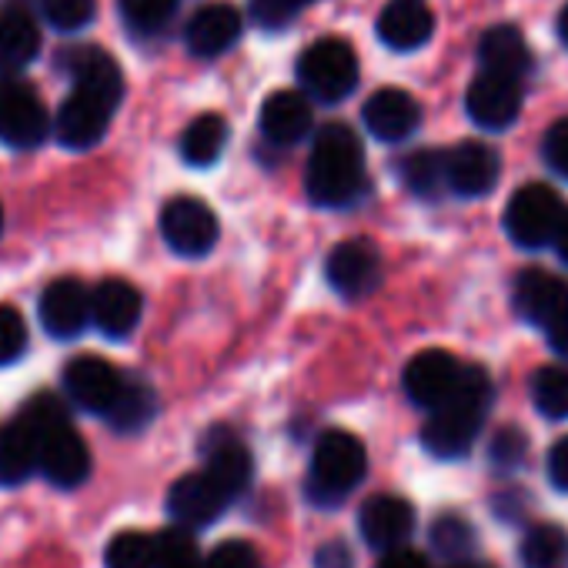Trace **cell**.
I'll return each instance as SVG.
<instances>
[{
    "instance_id": "cell-14",
    "label": "cell",
    "mask_w": 568,
    "mask_h": 568,
    "mask_svg": "<svg viewBox=\"0 0 568 568\" xmlns=\"http://www.w3.org/2000/svg\"><path fill=\"white\" fill-rule=\"evenodd\" d=\"M462 368L448 352L442 348H428V352H418L408 365H405V395L418 405V408H428L435 412L458 385L462 378Z\"/></svg>"
},
{
    "instance_id": "cell-1",
    "label": "cell",
    "mask_w": 568,
    "mask_h": 568,
    "mask_svg": "<svg viewBox=\"0 0 568 568\" xmlns=\"http://www.w3.org/2000/svg\"><path fill=\"white\" fill-rule=\"evenodd\" d=\"M308 197L322 207H348L355 204L365 187V148L362 138L348 124H325L315 138L308 171H305Z\"/></svg>"
},
{
    "instance_id": "cell-37",
    "label": "cell",
    "mask_w": 568,
    "mask_h": 568,
    "mask_svg": "<svg viewBox=\"0 0 568 568\" xmlns=\"http://www.w3.org/2000/svg\"><path fill=\"white\" fill-rule=\"evenodd\" d=\"M204 558L191 538V528H168L158 535V568H201Z\"/></svg>"
},
{
    "instance_id": "cell-38",
    "label": "cell",
    "mask_w": 568,
    "mask_h": 568,
    "mask_svg": "<svg viewBox=\"0 0 568 568\" xmlns=\"http://www.w3.org/2000/svg\"><path fill=\"white\" fill-rule=\"evenodd\" d=\"M41 11L54 31L71 34V31H81L94 21L98 0H41Z\"/></svg>"
},
{
    "instance_id": "cell-33",
    "label": "cell",
    "mask_w": 568,
    "mask_h": 568,
    "mask_svg": "<svg viewBox=\"0 0 568 568\" xmlns=\"http://www.w3.org/2000/svg\"><path fill=\"white\" fill-rule=\"evenodd\" d=\"M531 402L551 422L568 418V368L565 365L538 368L531 375Z\"/></svg>"
},
{
    "instance_id": "cell-24",
    "label": "cell",
    "mask_w": 568,
    "mask_h": 568,
    "mask_svg": "<svg viewBox=\"0 0 568 568\" xmlns=\"http://www.w3.org/2000/svg\"><path fill=\"white\" fill-rule=\"evenodd\" d=\"M41 468V435L24 422H11L0 428V485H24Z\"/></svg>"
},
{
    "instance_id": "cell-41",
    "label": "cell",
    "mask_w": 568,
    "mask_h": 568,
    "mask_svg": "<svg viewBox=\"0 0 568 568\" xmlns=\"http://www.w3.org/2000/svg\"><path fill=\"white\" fill-rule=\"evenodd\" d=\"M201 568H261V561L247 541H221Z\"/></svg>"
},
{
    "instance_id": "cell-19",
    "label": "cell",
    "mask_w": 568,
    "mask_h": 568,
    "mask_svg": "<svg viewBox=\"0 0 568 568\" xmlns=\"http://www.w3.org/2000/svg\"><path fill=\"white\" fill-rule=\"evenodd\" d=\"M362 114H365L368 131L378 141H388V144L412 138L418 131V124H422L418 101L408 91H402V88H382V91H375L368 98V104H365Z\"/></svg>"
},
{
    "instance_id": "cell-44",
    "label": "cell",
    "mask_w": 568,
    "mask_h": 568,
    "mask_svg": "<svg viewBox=\"0 0 568 568\" xmlns=\"http://www.w3.org/2000/svg\"><path fill=\"white\" fill-rule=\"evenodd\" d=\"M548 478L558 491H568V435L558 438L548 452Z\"/></svg>"
},
{
    "instance_id": "cell-39",
    "label": "cell",
    "mask_w": 568,
    "mask_h": 568,
    "mask_svg": "<svg viewBox=\"0 0 568 568\" xmlns=\"http://www.w3.org/2000/svg\"><path fill=\"white\" fill-rule=\"evenodd\" d=\"M28 348V325L21 318V312H14L11 305H0V368L14 365Z\"/></svg>"
},
{
    "instance_id": "cell-48",
    "label": "cell",
    "mask_w": 568,
    "mask_h": 568,
    "mask_svg": "<svg viewBox=\"0 0 568 568\" xmlns=\"http://www.w3.org/2000/svg\"><path fill=\"white\" fill-rule=\"evenodd\" d=\"M555 251H558V257L568 264V211H565V221H561V227H558V234H555Z\"/></svg>"
},
{
    "instance_id": "cell-9",
    "label": "cell",
    "mask_w": 568,
    "mask_h": 568,
    "mask_svg": "<svg viewBox=\"0 0 568 568\" xmlns=\"http://www.w3.org/2000/svg\"><path fill=\"white\" fill-rule=\"evenodd\" d=\"M521 78H508V74H495V71H481L465 94V108L468 118L485 128V131H505L518 121L521 114Z\"/></svg>"
},
{
    "instance_id": "cell-50",
    "label": "cell",
    "mask_w": 568,
    "mask_h": 568,
    "mask_svg": "<svg viewBox=\"0 0 568 568\" xmlns=\"http://www.w3.org/2000/svg\"><path fill=\"white\" fill-rule=\"evenodd\" d=\"M277 4H281V8H288L292 14H298L302 8H308V4H312V0H277Z\"/></svg>"
},
{
    "instance_id": "cell-20",
    "label": "cell",
    "mask_w": 568,
    "mask_h": 568,
    "mask_svg": "<svg viewBox=\"0 0 568 568\" xmlns=\"http://www.w3.org/2000/svg\"><path fill=\"white\" fill-rule=\"evenodd\" d=\"M241 14L231 4H204L184 31V44L194 58H217L231 51L241 38Z\"/></svg>"
},
{
    "instance_id": "cell-43",
    "label": "cell",
    "mask_w": 568,
    "mask_h": 568,
    "mask_svg": "<svg viewBox=\"0 0 568 568\" xmlns=\"http://www.w3.org/2000/svg\"><path fill=\"white\" fill-rule=\"evenodd\" d=\"M541 154H545V164L568 181V118L555 121L545 134V144H541Z\"/></svg>"
},
{
    "instance_id": "cell-45",
    "label": "cell",
    "mask_w": 568,
    "mask_h": 568,
    "mask_svg": "<svg viewBox=\"0 0 568 568\" xmlns=\"http://www.w3.org/2000/svg\"><path fill=\"white\" fill-rule=\"evenodd\" d=\"M378 568H432L428 558L408 545H398V548H388L378 561Z\"/></svg>"
},
{
    "instance_id": "cell-30",
    "label": "cell",
    "mask_w": 568,
    "mask_h": 568,
    "mask_svg": "<svg viewBox=\"0 0 568 568\" xmlns=\"http://www.w3.org/2000/svg\"><path fill=\"white\" fill-rule=\"evenodd\" d=\"M204 468L231 491V498H237L251 485V475H254L251 452L234 438H217L214 445H207V465Z\"/></svg>"
},
{
    "instance_id": "cell-36",
    "label": "cell",
    "mask_w": 568,
    "mask_h": 568,
    "mask_svg": "<svg viewBox=\"0 0 568 568\" xmlns=\"http://www.w3.org/2000/svg\"><path fill=\"white\" fill-rule=\"evenodd\" d=\"M121 18L138 34H158L178 11V0H118Z\"/></svg>"
},
{
    "instance_id": "cell-42",
    "label": "cell",
    "mask_w": 568,
    "mask_h": 568,
    "mask_svg": "<svg viewBox=\"0 0 568 568\" xmlns=\"http://www.w3.org/2000/svg\"><path fill=\"white\" fill-rule=\"evenodd\" d=\"M491 462L498 465V468H515V465H521V458H525V452H528V438L518 432V428H501L495 438H491Z\"/></svg>"
},
{
    "instance_id": "cell-12",
    "label": "cell",
    "mask_w": 568,
    "mask_h": 568,
    "mask_svg": "<svg viewBox=\"0 0 568 568\" xmlns=\"http://www.w3.org/2000/svg\"><path fill=\"white\" fill-rule=\"evenodd\" d=\"M121 388H124V375L111 362H104V358L81 355V358H74L64 368V392H68V398L78 408L91 412V415H108L111 405L118 402Z\"/></svg>"
},
{
    "instance_id": "cell-52",
    "label": "cell",
    "mask_w": 568,
    "mask_h": 568,
    "mask_svg": "<svg viewBox=\"0 0 568 568\" xmlns=\"http://www.w3.org/2000/svg\"><path fill=\"white\" fill-rule=\"evenodd\" d=\"M0 234H4V207H0Z\"/></svg>"
},
{
    "instance_id": "cell-49",
    "label": "cell",
    "mask_w": 568,
    "mask_h": 568,
    "mask_svg": "<svg viewBox=\"0 0 568 568\" xmlns=\"http://www.w3.org/2000/svg\"><path fill=\"white\" fill-rule=\"evenodd\" d=\"M558 41L568 48V4L561 8V14H558Z\"/></svg>"
},
{
    "instance_id": "cell-4",
    "label": "cell",
    "mask_w": 568,
    "mask_h": 568,
    "mask_svg": "<svg viewBox=\"0 0 568 568\" xmlns=\"http://www.w3.org/2000/svg\"><path fill=\"white\" fill-rule=\"evenodd\" d=\"M298 81L308 94H315L325 104L345 101L358 88V58L352 44L338 38L315 41L298 61Z\"/></svg>"
},
{
    "instance_id": "cell-23",
    "label": "cell",
    "mask_w": 568,
    "mask_h": 568,
    "mask_svg": "<svg viewBox=\"0 0 568 568\" xmlns=\"http://www.w3.org/2000/svg\"><path fill=\"white\" fill-rule=\"evenodd\" d=\"M312 131V104L298 91H277L261 108V134L271 144H298Z\"/></svg>"
},
{
    "instance_id": "cell-21",
    "label": "cell",
    "mask_w": 568,
    "mask_h": 568,
    "mask_svg": "<svg viewBox=\"0 0 568 568\" xmlns=\"http://www.w3.org/2000/svg\"><path fill=\"white\" fill-rule=\"evenodd\" d=\"M568 305V284L541 267H525L515 281V308L531 325H548Z\"/></svg>"
},
{
    "instance_id": "cell-3",
    "label": "cell",
    "mask_w": 568,
    "mask_h": 568,
    "mask_svg": "<svg viewBox=\"0 0 568 568\" xmlns=\"http://www.w3.org/2000/svg\"><path fill=\"white\" fill-rule=\"evenodd\" d=\"M368 471V455L365 445L342 428H332L318 438L315 455H312V478H308V495L318 505H338L352 488Z\"/></svg>"
},
{
    "instance_id": "cell-8",
    "label": "cell",
    "mask_w": 568,
    "mask_h": 568,
    "mask_svg": "<svg viewBox=\"0 0 568 568\" xmlns=\"http://www.w3.org/2000/svg\"><path fill=\"white\" fill-rule=\"evenodd\" d=\"M325 271H328L332 288L345 302H362L382 284V254L372 241L352 237L332 247Z\"/></svg>"
},
{
    "instance_id": "cell-11",
    "label": "cell",
    "mask_w": 568,
    "mask_h": 568,
    "mask_svg": "<svg viewBox=\"0 0 568 568\" xmlns=\"http://www.w3.org/2000/svg\"><path fill=\"white\" fill-rule=\"evenodd\" d=\"M38 315H41V325L51 338H61V342L78 338L88 328V322H94L91 292L78 277H58L44 288Z\"/></svg>"
},
{
    "instance_id": "cell-35",
    "label": "cell",
    "mask_w": 568,
    "mask_h": 568,
    "mask_svg": "<svg viewBox=\"0 0 568 568\" xmlns=\"http://www.w3.org/2000/svg\"><path fill=\"white\" fill-rule=\"evenodd\" d=\"M432 548L448 561H468L475 551V528L458 515H442L432 525Z\"/></svg>"
},
{
    "instance_id": "cell-47",
    "label": "cell",
    "mask_w": 568,
    "mask_h": 568,
    "mask_svg": "<svg viewBox=\"0 0 568 568\" xmlns=\"http://www.w3.org/2000/svg\"><path fill=\"white\" fill-rule=\"evenodd\" d=\"M318 568H355V561H352V551L342 541H332V545H322Z\"/></svg>"
},
{
    "instance_id": "cell-28",
    "label": "cell",
    "mask_w": 568,
    "mask_h": 568,
    "mask_svg": "<svg viewBox=\"0 0 568 568\" xmlns=\"http://www.w3.org/2000/svg\"><path fill=\"white\" fill-rule=\"evenodd\" d=\"M154 415H158V395H154V388L144 385L141 378H124V388H121L118 402L111 405V412L104 415V422L114 432L134 435V432L148 428Z\"/></svg>"
},
{
    "instance_id": "cell-7",
    "label": "cell",
    "mask_w": 568,
    "mask_h": 568,
    "mask_svg": "<svg viewBox=\"0 0 568 568\" xmlns=\"http://www.w3.org/2000/svg\"><path fill=\"white\" fill-rule=\"evenodd\" d=\"M161 234L171 251L184 257H201L217 244L221 227H217L214 211L204 201L178 194L161 207Z\"/></svg>"
},
{
    "instance_id": "cell-13",
    "label": "cell",
    "mask_w": 568,
    "mask_h": 568,
    "mask_svg": "<svg viewBox=\"0 0 568 568\" xmlns=\"http://www.w3.org/2000/svg\"><path fill=\"white\" fill-rule=\"evenodd\" d=\"M111 114H114V108L108 101H101L91 91L74 88V94L61 104V111L54 118V134H58V141L64 148L88 151L104 138V131L111 124Z\"/></svg>"
},
{
    "instance_id": "cell-10",
    "label": "cell",
    "mask_w": 568,
    "mask_h": 568,
    "mask_svg": "<svg viewBox=\"0 0 568 568\" xmlns=\"http://www.w3.org/2000/svg\"><path fill=\"white\" fill-rule=\"evenodd\" d=\"M231 501V491L207 468L178 478L168 491V511L181 528H207Z\"/></svg>"
},
{
    "instance_id": "cell-25",
    "label": "cell",
    "mask_w": 568,
    "mask_h": 568,
    "mask_svg": "<svg viewBox=\"0 0 568 568\" xmlns=\"http://www.w3.org/2000/svg\"><path fill=\"white\" fill-rule=\"evenodd\" d=\"M478 61L485 71L508 74V78H525L531 71V51L521 38V31L498 24L481 34L478 41Z\"/></svg>"
},
{
    "instance_id": "cell-51",
    "label": "cell",
    "mask_w": 568,
    "mask_h": 568,
    "mask_svg": "<svg viewBox=\"0 0 568 568\" xmlns=\"http://www.w3.org/2000/svg\"><path fill=\"white\" fill-rule=\"evenodd\" d=\"M448 568H491V565H481V561H452Z\"/></svg>"
},
{
    "instance_id": "cell-32",
    "label": "cell",
    "mask_w": 568,
    "mask_h": 568,
    "mask_svg": "<svg viewBox=\"0 0 568 568\" xmlns=\"http://www.w3.org/2000/svg\"><path fill=\"white\" fill-rule=\"evenodd\" d=\"M402 181L412 194L418 197H438L448 191V168H445V151H415L402 161Z\"/></svg>"
},
{
    "instance_id": "cell-22",
    "label": "cell",
    "mask_w": 568,
    "mask_h": 568,
    "mask_svg": "<svg viewBox=\"0 0 568 568\" xmlns=\"http://www.w3.org/2000/svg\"><path fill=\"white\" fill-rule=\"evenodd\" d=\"M435 34V14L422 0H392L378 18V38L392 51H418Z\"/></svg>"
},
{
    "instance_id": "cell-26",
    "label": "cell",
    "mask_w": 568,
    "mask_h": 568,
    "mask_svg": "<svg viewBox=\"0 0 568 568\" xmlns=\"http://www.w3.org/2000/svg\"><path fill=\"white\" fill-rule=\"evenodd\" d=\"M71 71H74V84L81 91L98 94L111 108L121 104V98H124V74H121V68H118V61L111 54H104L98 48H84V51L74 54Z\"/></svg>"
},
{
    "instance_id": "cell-2",
    "label": "cell",
    "mask_w": 568,
    "mask_h": 568,
    "mask_svg": "<svg viewBox=\"0 0 568 568\" xmlns=\"http://www.w3.org/2000/svg\"><path fill=\"white\" fill-rule=\"evenodd\" d=\"M491 405V378L478 365H465L455 392L432 412L422 445L438 458H462L475 445Z\"/></svg>"
},
{
    "instance_id": "cell-16",
    "label": "cell",
    "mask_w": 568,
    "mask_h": 568,
    "mask_svg": "<svg viewBox=\"0 0 568 568\" xmlns=\"http://www.w3.org/2000/svg\"><path fill=\"white\" fill-rule=\"evenodd\" d=\"M445 168H448V191L462 197H481L498 184L501 161L495 148L481 141H465L452 151H445Z\"/></svg>"
},
{
    "instance_id": "cell-6",
    "label": "cell",
    "mask_w": 568,
    "mask_h": 568,
    "mask_svg": "<svg viewBox=\"0 0 568 568\" xmlns=\"http://www.w3.org/2000/svg\"><path fill=\"white\" fill-rule=\"evenodd\" d=\"M565 221V204L548 184H525L511 194L505 207V231L521 247L555 244V234Z\"/></svg>"
},
{
    "instance_id": "cell-5",
    "label": "cell",
    "mask_w": 568,
    "mask_h": 568,
    "mask_svg": "<svg viewBox=\"0 0 568 568\" xmlns=\"http://www.w3.org/2000/svg\"><path fill=\"white\" fill-rule=\"evenodd\" d=\"M48 131L51 118L34 88L21 81L18 71L4 68V74H0V141L18 151H31L44 144Z\"/></svg>"
},
{
    "instance_id": "cell-40",
    "label": "cell",
    "mask_w": 568,
    "mask_h": 568,
    "mask_svg": "<svg viewBox=\"0 0 568 568\" xmlns=\"http://www.w3.org/2000/svg\"><path fill=\"white\" fill-rule=\"evenodd\" d=\"M21 418L38 432V435H48L51 428H58V425H64V422H71L68 418V408H64V402L58 398V395H51V392H44V395H34L28 405H24V412H21Z\"/></svg>"
},
{
    "instance_id": "cell-18",
    "label": "cell",
    "mask_w": 568,
    "mask_h": 568,
    "mask_svg": "<svg viewBox=\"0 0 568 568\" xmlns=\"http://www.w3.org/2000/svg\"><path fill=\"white\" fill-rule=\"evenodd\" d=\"M358 528H362V538L375 551L398 548L408 541V535L415 528V508L398 495H375L362 505Z\"/></svg>"
},
{
    "instance_id": "cell-29",
    "label": "cell",
    "mask_w": 568,
    "mask_h": 568,
    "mask_svg": "<svg viewBox=\"0 0 568 568\" xmlns=\"http://www.w3.org/2000/svg\"><path fill=\"white\" fill-rule=\"evenodd\" d=\"M227 144V121L221 114L194 118L181 134V158L191 168H211Z\"/></svg>"
},
{
    "instance_id": "cell-34",
    "label": "cell",
    "mask_w": 568,
    "mask_h": 568,
    "mask_svg": "<svg viewBox=\"0 0 568 568\" xmlns=\"http://www.w3.org/2000/svg\"><path fill=\"white\" fill-rule=\"evenodd\" d=\"M108 568H158V538L144 531H121L108 541Z\"/></svg>"
},
{
    "instance_id": "cell-46",
    "label": "cell",
    "mask_w": 568,
    "mask_h": 568,
    "mask_svg": "<svg viewBox=\"0 0 568 568\" xmlns=\"http://www.w3.org/2000/svg\"><path fill=\"white\" fill-rule=\"evenodd\" d=\"M545 332H548V345H551L561 358H568V305L545 325Z\"/></svg>"
},
{
    "instance_id": "cell-31",
    "label": "cell",
    "mask_w": 568,
    "mask_h": 568,
    "mask_svg": "<svg viewBox=\"0 0 568 568\" xmlns=\"http://www.w3.org/2000/svg\"><path fill=\"white\" fill-rule=\"evenodd\" d=\"M525 568H568V531L561 525H531L521 538Z\"/></svg>"
},
{
    "instance_id": "cell-27",
    "label": "cell",
    "mask_w": 568,
    "mask_h": 568,
    "mask_svg": "<svg viewBox=\"0 0 568 568\" xmlns=\"http://www.w3.org/2000/svg\"><path fill=\"white\" fill-rule=\"evenodd\" d=\"M41 51V31L34 18L21 8H11L8 14H0V64L8 71L28 68Z\"/></svg>"
},
{
    "instance_id": "cell-15",
    "label": "cell",
    "mask_w": 568,
    "mask_h": 568,
    "mask_svg": "<svg viewBox=\"0 0 568 568\" xmlns=\"http://www.w3.org/2000/svg\"><path fill=\"white\" fill-rule=\"evenodd\" d=\"M41 471L58 488H78L91 475V452L71 422L41 435Z\"/></svg>"
},
{
    "instance_id": "cell-17",
    "label": "cell",
    "mask_w": 568,
    "mask_h": 568,
    "mask_svg": "<svg viewBox=\"0 0 568 568\" xmlns=\"http://www.w3.org/2000/svg\"><path fill=\"white\" fill-rule=\"evenodd\" d=\"M91 312H94V325L108 335V338H128L141 315H144V298L134 288L131 281L121 277H108L91 292Z\"/></svg>"
}]
</instances>
